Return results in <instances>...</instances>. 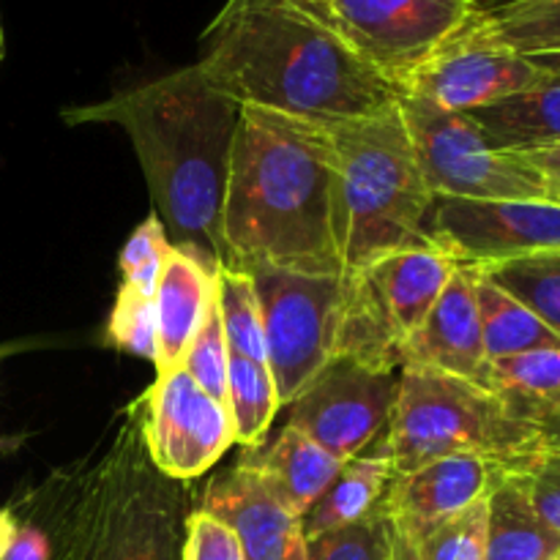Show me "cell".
Wrapping results in <instances>:
<instances>
[{
  "label": "cell",
  "instance_id": "1",
  "mask_svg": "<svg viewBox=\"0 0 560 560\" xmlns=\"http://www.w3.org/2000/svg\"><path fill=\"white\" fill-rule=\"evenodd\" d=\"M197 66L241 107L326 129L388 113L402 96L306 0H228Z\"/></svg>",
  "mask_w": 560,
  "mask_h": 560
},
{
  "label": "cell",
  "instance_id": "2",
  "mask_svg": "<svg viewBox=\"0 0 560 560\" xmlns=\"http://www.w3.org/2000/svg\"><path fill=\"white\" fill-rule=\"evenodd\" d=\"M60 118L69 126H120L135 145L170 244L213 266L228 262L222 213L241 104L217 91L200 66L71 107Z\"/></svg>",
  "mask_w": 560,
  "mask_h": 560
},
{
  "label": "cell",
  "instance_id": "3",
  "mask_svg": "<svg viewBox=\"0 0 560 560\" xmlns=\"http://www.w3.org/2000/svg\"><path fill=\"white\" fill-rule=\"evenodd\" d=\"M224 266L345 277L331 131L241 107L224 195Z\"/></svg>",
  "mask_w": 560,
  "mask_h": 560
},
{
  "label": "cell",
  "instance_id": "4",
  "mask_svg": "<svg viewBox=\"0 0 560 560\" xmlns=\"http://www.w3.org/2000/svg\"><path fill=\"white\" fill-rule=\"evenodd\" d=\"M184 520V492L148 457L135 402L74 506L52 530L38 525L52 539L55 560H180Z\"/></svg>",
  "mask_w": 560,
  "mask_h": 560
},
{
  "label": "cell",
  "instance_id": "5",
  "mask_svg": "<svg viewBox=\"0 0 560 560\" xmlns=\"http://www.w3.org/2000/svg\"><path fill=\"white\" fill-rule=\"evenodd\" d=\"M337 164V228L345 277L372 262L430 244L427 213L435 195L427 186L399 104L372 118L331 126Z\"/></svg>",
  "mask_w": 560,
  "mask_h": 560
},
{
  "label": "cell",
  "instance_id": "6",
  "mask_svg": "<svg viewBox=\"0 0 560 560\" xmlns=\"http://www.w3.org/2000/svg\"><path fill=\"white\" fill-rule=\"evenodd\" d=\"M381 438L394 476L457 454L525 470L541 452L534 421L520 416L501 394L424 366L399 370L397 402Z\"/></svg>",
  "mask_w": 560,
  "mask_h": 560
},
{
  "label": "cell",
  "instance_id": "7",
  "mask_svg": "<svg viewBox=\"0 0 560 560\" xmlns=\"http://www.w3.org/2000/svg\"><path fill=\"white\" fill-rule=\"evenodd\" d=\"M457 271L432 244L410 246L348 277L339 353L381 370H399L410 342Z\"/></svg>",
  "mask_w": 560,
  "mask_h": 560
},
{
  "label": "cell",
  "instance_id": "8",
  "mask_svg": "<svg viewBox=\"0 0 560 560\" xmlns=\"http://www.w3.org/2000/svg\"><path fill=\"white\" fill-rule=\"evenodd\" d=\"M260 301L266 364L279 405H293L337 359L342 339L348 277L299 273L273 266L241 268Z\"/></svg>",
  "mask_w": 560,
  "mask_h": 560
},
{
  "label": "cell",
  "instance_id": "9",
  "mask_svg": "<svg viewBox=\"0 0 560 560\" xmlns=\"http://www.w3.org/2000/svg\"><path fill=\"white\" fill-rule=\"evenodd\" d=\"M399 113L435 197L547 200L545 175L492 145L468 113H448L416 96H399Z\"/></svg>",
  "mask_w": 560,
  "mask_h": 560
},
{
  "label": "cell",
  "instance_id": "10",
  "mask_svg": "<svg viewBox=\"0 0 560 560\" xmlns=\"http://www.w3.org/2000/svg\"><path fill=\"white\" fill-rule=\"evenodd\" d=\"M397 91L479 14L474 0H306Z\"/></svg>",
  "mask_w": 560,
  "mask_h": 560
},
{
  "label": "cell",
  "instance_id": "11",
  "mask_svg": "<svg viewBox=\"0 0 560 560\" xmlns=\"http://www.w3.org/2000/svg\"><path fill=\"white\" fill-rule=\"evenodd\" d=\"M424 235L457 268L485 271L520 257L560 252V206L550 200L435 197Z\"/></svg>",
  "mask_w": 560,
  "mask_h": 560
},
{
  "label": "cell",
  "instance_id": "12",
  "mask_svg": "<svg viewBox=\"0 0 560 560\" xmlns=\"http://www.w3.org/2000/svg\"><path fill=\"white\" fill-rule=\"evenodd\" d=\"M397 386L399 370L337 355L295 399L288 424L348 463L386 432Z\"/></svg>",
  "mask_w": 560,
  "mask_h": 560
},
{
  "label": "cell",
  "instance_id": "13",
  "mask_svg": "<svg viewBox=\"0 0 560 560\" xmlns=\"http://www.w3.org/2000/svg\"><path fill=\"white\" fill-rule=\"evenodd\" d=\"M140 413L148 457L178 485L200 479L235 443L228 408L208 397L180 366L156 375L142 394Z\"/></svg>",
  "mask_w": 560,
  "mask_h": 560
},
{
  "label": "cell",
  "instance_id": "14",
  "mask_svg": "<svg viewBox=\"0 0 560 560\" xmlns=\"http://www.w3.org/2000/svg\"><path fill=\"white\" fill-rule=\"evenodd\" d=\"M547 77L525 55L454 36L402 82V96L424 98L448 113H474L541 85Z\"/></svg>",
  "mask_w": 560,
  "mask_h": 560
},
{
  "label": "cell",
  "instance_id": "15",
  "mask_svg": "<svg viewBox=\"0 0 560 560\" xmlns=\"http://www.w3.org/2000/svg\"><path fill=\"white\" fill-rule=\"evenodd\" d=\"M509 470L520 468L474 454L435 459L410 474L394 476L381 509L394 528L419 545L438 525L485 501Z\"/></svg>",
  "mask_w": 560,
  "mask_h": 560
},
{
  "label": "cell",
  "instance_id": "16",
  "mask_svg": "<svg viewBox=\"0 0 560 560\" xmlns=\"http://www.w3.org/2000/svg\"><path fill=\"white\" fill-rule=\"evenodd\" d=\"M487 364L490 359L481 339L476 273L457 268L427 320L405 345L402 366H424L485 386Z\"/></svg>",
  "mask_w": 560,
  "mask_h": 560
},
{
  "label": "cell",
  "instance_id": "17",
  "mask_svg": "<svg viewBox=\"0 0 560 560\" xmlns=\"http://www.w3.org/2000/svg\"><path fill=\"white\" fill-rule=\"evenodd\" d=\"M202 509L235 530L244 560H301L304 556L301 520L273 501L249 465L238 463L224 479L213 481Z\"/></svg>",
  "mask_w": 560,
  "mask_h": 560
},
{
  "label": "cell",
  "instance_id": "18",
  "mask_svg": "<svg viewBox=\"0 0 560 560\" xmlns=\"http://www.w3.org/2000/svg\"><path fill=\"white\" fill-rule=\"evenodd\" d=\"M213 290H217V266L195 252L173 246L153 295L159 323L156 375L180 366L186 348L206 317Z\"/></svg>",
  "mask_w": 560,
  "mask_h": 560
},
{
  "label": "cell",
  "instance_id": "19",
  "mask_svg": "<svg viewBox=\"0 0 560 560\" xmlns=\"http://www.w3.org/2000/svg\"><path fill=\"white\" fill-rule=\"evenodd\" d=\"M241 463L249 465L273 501L299 520L320 501L345 465L290 424L268 448H246Z\"/></svg>",
  "mask_w": 560,
  "mask_h": 560
},
{
  "label": "cell",
  "instance_id": "20",
  "mask_svg": "<svg viewBox=\"0 0 560 560\" xmlns=\"http://www.w3.org/2000/svg\"><path fill=\"white\" fill-rule=\"evenodd\" d=\"M487 560H560V534L541 520L525 470H509L487 495Z\"/></svg>",
  "mask_w": 560,
  "mask_h": 560
},
{
  "label": "cell",
  "instance_id": "21",
  "mask_svg": "<svg viewBox=\"0 0 560 560\" xmlns=\"http://www.w3.org/2000/svg\"><path fill=\"white\" fill-rule=\"evenodd\" d=\"M392 479V459H388L386 446H383V438H377L366 452H361L359 457L348 459L342 465L331 487L306 512V517L301 520L304 539L364 520L366 514L381 506Z\"/></svg>",
  "mask_w": 560,
  "mask_h": 560
},
{
  "label": "cell",
  "instance_id": "22",
  "mask_svg": "<svg viewBox=\"0 0 560 560\" xmlns=\"http://www.w3.org/2000/svg\"><path fill=\"white\" fill-rule=\"evenodd\" d=\"M501 151H536L560 145V80L501 98L468 113Z\"/></svg>",
  "mask_w": 560,
  "mask_h": 560
},
{
  "label": "cell",
  "instance_id": "23",
  "mask_svg": "<svg viewBox=\"0 0 560 560\" xmlns=\"http://www.w3.org/2000/svg\"><path fill=\"white\" fill-rule=\"evenodd\" d=\"M459 36L470 42L539 55L560 49V0H498L479 9Z\"/></svg>",
  "mask_w": 560,
  "mask_h": 560
},
{
  "label": "cell",
  "instance_id": "24",
  "mask_svg": "<svg viewBox=\"0 0 560 560\" xmlns=\"http://www.w3.org/2000/svg\"><path fill=\"white\" fill-rule=\"evenodd\" d=\"M476 304H479L485 353L490 361L525 353V350L560 348V339L528 306L520 304L514 295H509L481 273H476Z\"/></svg>",
  "mask_w": 560,
  "mask_h": 560
},
{
  "label": "cell",
  "instance_id": "25",
  "mask_svg": "<svg viewBox=\"0 0 560 560\" xmlns=\"http://www.w3.org/2000/svg\"><path fill=\"white\" fill-rule=\"evenodd\" d=\"M224 408L233 424L235 443L244 448H260L271 430L273 416L282 408L268 364L244 355H230Z\"/></svg>",
  "mask_w": 560,
  "mask_h": 560
},
{
  "label": "cell",
  "instance_id": "26",
  "mask_svg": "<svg viewBox=\"0 0 560 560\" xmlns=\"http://www.w3.org/2000/svg\"><path fill=\"white\" fill-rule=\"evenodd\" d=\"M485 386L528 419L530 410L560 397V348L525 350L490 361Z\"/></svg>",
  "mask_w": 560,
  "mask_h": 560
},
{
  "label": "cell",
  "instance_id": "27",
  "mask_svg": "<svg viewBox=\"0 0 560 560\" xmlns=\"http://www.w3.org/2000/svg\"><path fill=\"white\" fill-rule=\"evenodd\" d=\"M528 306L560 339V252L520 257L476 271Z\"/></svg>",
  "mask_w": 560,
  "mask_h": 560
},
{
  "label": "cell",
  "instance_id": "28",
  "mask_svg": "<svg viewBox=\"0 0 560 560\" xmlns=\"http://www.w3.org/2000/svg\"><path fill=\"white\" fill-rule=\"evenodd\" d=\"M217 304L230 355L266 364V337L255 282L235 266H217Z\"/></svg>",
  "mask_w": 560,
  "mask_h": 560
},
{
  "label": "cell",
  "instance_id": "29",
  "mask_svg": "<svg viewBox=\"0 0 560 560\" xmlns=\"http://www.w3.org/2000/svg\"><path fill=\"white\" fill-rule=\"evenodd\" d=\"M301 560H392V523L377 506L359 523L304 539Z\"/></svg>",
  "mask_w": 560,
  "mask_h": 560
},
{
  "label": "cell",
  "instance_id": "30",
  "mask_svg": "<svg viewBox=\"0 0 560 560\" xmlns=\"http://www.w3.org/2000/svg\"><path fill=\"white\" fill-rule=\"evenodd\" d=\"M228 364H230V348L228 337H224L222 315H219L217 290L208 304L206 317H202L200 328H197L195 339L186 348L184 359H180V370L202 388L211 399L224 405L228 399Z\"/></svg>",
  "mask_w": 560,
  "mask_h": 560
},
{
  "label": "cell",
  "instance_id": "31",
  "mask_svg": "<svg viewBox=\"0 0 560 560\" xmlns=\"http://www.w3.org/2000/svg\"><path fill=\"white\" fill-rule=\"evenodd\" d=\"M170 249H173V244H170V235L167 230H164L162 219L148 217L145 222L129 235L124 249H120L118 268L120 277H124L120 284L135 290V293L145 295V299H153Z\"/></svg>",
  "mask_w": 560,
  "mask_h": 560
},
{
  "label": "cell",
  "instance_id": "32",
  "mask_svg": "<svg viewBox=\"0 0 560 560\" xmlns=\"http://www.w3.org/2000/svg\"><path fill=\"white\" fill-rule=\"evenodd\" d=\"M107 342L124 353L140 355V359L156 364L159 323L153 299H145V295L120 284L107 320Z\"/></svg>",
  "mask_w": 560,
  "mask_h": 560
},
{
  "label": "cell",
  "instance_id": "33",
  "mask_svg": "<svg viewBox=\"0 0 560 560\" xmlns=\"http://www.w3.org/2000/svg\"><path fill=\"white\" fill-rule=\"evenodd\" d=\"M419 560H487V498L419 541Z\"/></svg>",
  "mask_w": 560,
  "mask_h": 560
},
{
  "label": "cell",
  "instance_id": "34",
  "mask_svg": "<svg viewBox=\"0 0 560 560\" xmlns=\"http://www.w3.org/2000/svg\"><path fill=\"white\" fill-rule=\"evenodd\" d=\"M180 560H244L235 530L206 509H195L184 520Z\"/></svg>",
  "mask_w": 560,
  "mask_h": 560
},
{
  "label": "cell",
  "instance_id": "35",
  "mask_svg": "<svg viewBox=\"0 0 560 560\" xmlns=\"http://www.w3.org/2000/svg\"><path fill=\"white\" fill-rule=\"evenodd\" d=\"M525 479L536 512L560 534V448H541L525 468Z\"/></svg>",
  "mask_w": 560,
  "mask_h": 560
},
{
  "label": "cell",
  "instance_id": "36",
  "mask_svg": "<svg viewBox=\"0 0 560 560\" xmlns=\"http://www.w3.org/2000/svg\"><path fill=\"white\" fill-rule=\"evenodd\" d=\"M5 560H55L52 539L33 520H20V530Z\"/></svg>",
  "mask_w": 560,
  "mask_h": 560
},
{
  "label": "cell",
  "instance_id": "37",
  "mask_svg": "<svg viewBox=\"0 0 560 560\" xmlns=\"http://www.w3.org/2000/svg\"><path fill=\"white\" fill-rule=\"evenodd\" d=\"M528 419L539 432L541 448H560V397L530 410Z\"/></svg>",
  "mask_w": 560,
  "mask_h": 560
},
{
  "label": "cell",
  "instance_id": "38",
  "mask_svg": "<svg viewBox=\"0 0 560 560\" xmlns=\"http://www.w3.org/2000/svg\"><path fill=\"white\" fill-rule=\"evenodd\" d=\"M514 156L523 159L525 164H530L545 178H560V145L536 148V151H517Z\"/></svg>",
  "mask_w": 560,
  "mask_h": 560
},
{
  "label": "cell",
  "instance_id": "39",
  "mask_svg": "<svg viewBox=\"0 0 560 560\" xmlns=\"http://www.w3.org/2000/svg\"><path fill=\"white\" fill-rule=\"evenodd\" d=\"M16 530H20V517L14 514V509H0V560L9 556L11 545L16 539Z\"/></svg>",
  "mask_w": 560,
  "mask_h": 560
},
{
  "label": "cell",
  "instance_id": "40",
  "mask_svg": "<svg viewBox=\"0 0 560 560\" xmlns=\"http://www.w3.org/2000/svg\"><path fill=\"white\" fill-rule=\"evenodd\" d=\"M392 560H419V547L392 525Z\"/></svg>",
  "mask_w": 560,
  "mask_h": 560
},
{
  "label": "cell",
  "instance_id": "41",
  "mask_svg": "<svg viewBox=\"0 0 560 560\" xmlns=\"http://www.w3.org/2000/svg\"><path fill=\"white\" fill-rule=\"evenodd\" d=\"M528 60L547 77V80H560V49H556V52L528 55Z\"/></svg>",
  "mask_w": 560,
  "mask_h": 560
},
{
  "label": "cell",
  "instance_id": "42",
  "mask_svg": "<svg viewBox=\"0 0 560 560\" xmlns=\"http://www.w3.org/2000/svg\"><path fill=\"white\" fill-rule=\"evenodd\" d=\"M547 180V200L560 206V178H545Z\"/></svg>",
  "mask_w": 560,
  "mask_h": 560
},
{
  "label": "cell",
  "instance_id": "43",
  "mask_svg": "<svg viewBox=\"0 0 560 560\" xmlns=\"http://www.w3.org/2000/svg\"><path fill=\"white\" fill-rule=\"evenodd\" d=\"M476 5H479V9H487V5H492V3H498V0H474Z\"/></svg>",
  "mask_w": 560,
  "mask_h": 560
},
{
  "label": "cell",
  "instance_id": "44",
  "mask_svg": "<svg viewBox=\"0 0 560 560\" xmlns=\"http://www.w3.org/2000/svg\"><path fill=\"white\" fill-rule=\"evenodd\" d=\"M3 58H5V42H0V63H3Z\"/></svg>",
  "mask_w": 560,
  "mask_h": 560
},
{
  "label": "cell",
  "instance_id": "45",
  "mask_svg": "<svg viewBox=\"0 0 560 560\" xmlns=\"http://www.w3.org/2000/svg\"><path fill=\"white\" fill-rule=\"evenodd\" d=\"M0 42H5V36H3V20H0Z\"/></svg>",
  "mask_w": 560,
  "mask_h": 560
}]
</instances>
